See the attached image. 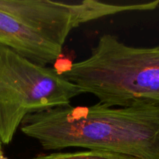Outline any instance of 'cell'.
Wrapping results in <instances>:
<instances>
[{
	"label": "cell",
	"mask_w": 159,
	"mask_h": 159,
	"mask_svg": "<svg viewBox=\"0 0 159 159\" xmlns=\"http://www.w3.org/2000/svg\"><path fill=\"white\" fill-rule=\"evenodd\" d=\"M20 130L46 151L82 148L159 159V104L56 107L28 115Z\"/></svg>",
	"instance_id": "6da1fadb"
},
{
	"label": "cell",
	"mask_w": 159,
	"mask_h": 159,
	"mask_svg": "<svg viewBox=\"0 0 159 159\" xmlns=\"http://www.w3.org/2000/svg\"><path fill=\"white\" fill-rule=\"evenodd\" d=\"M159 1L116 5L96 0H0V45L37 65L57 60L70 33L80 25L129 11L153 10Z\"/></svg>",
	"instance_id": "7a4b0ae2"
},
{
	"label": "cell",
	"mask_w": 159,
	"mask_h": 159,
	"mask_svg": "<svg viewBox=\"0 0 159 159\" xmlns=\"http://www.w3.org/2000/svg\"><path fill=\"white\" fill-rule=\"evenodd\" d=\"M61 75L108 107L159 104V45L135 48L104 34L86 59Z\"/></svg>",
	"instance_id": "3957f363"
},
{
	"label": "cell",
	"mask_w": 159,
	"mask_h": 159,
	"mask_svg": "<svg viewBox=\"0 0 159 159\" xmlns=\"http://www.w3.org/2000/svg\"><path fill=\"white\" fill-rule=\"evenodd\" d=\"M82 93L56 68L0 45V142L9 144L28 115L70 105Z\"/></svg>",
	"instance_id": "277c9868"
},
{
	"label": "cell",
	"mask_w": 159,
	"mask_h": 159,
	"mask_svg": "<svg viewBox=\"0 0 159 159\" xmlns=\"http://www.w3.org/2000/svg\"><path fill=\"white\" fill-rule=\"evenodd\" d=\"M30 159H138L131 156L99 150H89L77 152H57L40 155Z\"/></svg>",
	"instance_id": "5b68a950"
},
{
	"label": "cell",
	"mask_w": 159,
	"mask_h": 159,
	"mask_svg": "<svg viewBox=\"0 0 159 159\" xmlns=\"http://www.w3.org/2000/svg\"><path fill=\"white\" fill-rule=\"evenodd\" d=\"M0 159H6L3 156L2 151V146H1V142H0Z\"/></svg>",
	"instance_id": "8992f818"
}]
</instances>
